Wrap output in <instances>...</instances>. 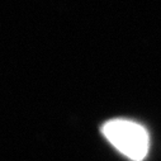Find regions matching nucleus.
Listing matches in <instances>:
<instances>
[{
    "label": "nucleus",
    "instance_id": "1",
    "mask_svg": "<svg viewBox=\"0 0 161 161\" xmlns=\"http://www.w3.org/2000/svg\"><path fill=\"white\" fill-rule=\"evenodd\" d=\"M102 132L113 147L133 161H142L148 153V133L137 122L123 118L110 119L103 125Z\"/></svg>",
    "mask_w": 161,
    "mask_h": 161
}]
</instances>
